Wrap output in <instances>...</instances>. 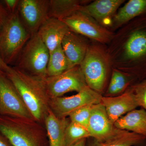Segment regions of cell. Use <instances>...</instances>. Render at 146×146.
I'll use <instances>...</instances> for the list:
<instances>
[{
	"label": "cell",
	"instance_id": "obj_1",
	"mask_svg": "<svg viewBox=\"0 0 146 146\" xmlns=\"http://www.w3.org/2000/svg\"><path fill=\"white\" fill-rule=\"evenodd\" d=\"M6 76L18 90L35 120L44 125L50 100L46 78L33 75L15 67Z\"/></svg>",
	"mask_w": 146,
	"mask_h": 146
},
{
	"label": "cell",
	"instance_id": "obj_2",
	"mask_svg": "<svg viewBox=\"0 0 146 146\" xmlns=\"http://www.w3.org/2000/svg\"><path fill=\"white\" fill-rule=\"evenodd\" d=\"M0 133L12 146H47L44 125L33 119L0 115Z\"/></svg>",
	"mask_w": 146,
	"mask_h": 146
},
{
	"label": "cell",
	"instance_id": "obj_3",
	"mask_svg": "<svg viewBox=\"0 0 146 146\" xmlns=\"http://www.w3.org/2000/svg\"><path fill=\"white\" fill-rule=\"evenodd\" d=\"M31 36L18 11L10 14L0 30V56L7 65L15 64Z\"/></svg>",
	"mask_w": 146,
	"mask_h": 146
},
{
	"label": "cell",
	"instance_id": "obj_4",
	"mask_svg": "<svg viewBox=\"0 0 146 146\" xmlns=\"http://www.w3.org/2000/svg\"><path fill=\"white\" fill-rule=\"evenodd\" d=\"M49 56V51L36 33L27 42L14 67L31 74L46 78Z\"/></svg>",
	"mask_w": 146,
	"mask_h": 146
},
{
	"label": "cell",
	"instance_id": "obj_5",
	"mask_svg": "<svg viewBox=\"0 0 146 146\" xmlns=\"http://www.w3.org/2000/svg\"><path fill=\"white\" fill-rule=\"evenodd\" d=\"M136 25L125 48L127 58L136 63L135 75L143 80L146 78V16Z\"/></svg>",
	"mask_w": 146,
	"mask_h": 146
},
{
	"label": "cell",
	"instance_id": "obj_6",
	"mask_svg": "<svg viewBox=\"0 0 146 146\" xmlns=\"http://www.w3.org/2000/svg\"><path fill=\"white\" fill-rule=\"evenodd\" d=\"M102 97L87 86L74 96L51 98L50 109L57 117L66 118L80 108L101 103Z\"/></svg>",
	"mask_w": 146,
	"mask_h": 146
},
{
	"label": "cell",
	"instance_id": "obj_7",
	"mask_svg": "<svg viewBox=\"0 0 146 146\" xmlns=\"http://www.w3.org/2000/svg\"><path fill=\"white\" fill-rule=\"evenodd\" d=\"M0 115L34 119L18 90L5 74L0 76Z\"/></svg>",
	"mask_w": 146,
	"mask_h": 146
},
{
	"label": "cell",
	"instance_id": "obj_8",
	"mask_svg": "<svg viewBox=\"0 0 146 146\" xmlns=\"http://www.w3.org/2000/svg\"><path fill=\"white\" fill-rule=\"evenodd\" d=\"M46 82L50 98L62 97L71 91L78 92L87 86L80 65L68 69L58 75L48 77Z\"/></svg>",
	"mask_w": 146,
	"mask_h": 146
},
{
	"label": "cell",
	"instance_id": "obj_9",
	"mask_svg": "<svg viewBox=\"0 0 146 146\" xmlns=\"http://www.w3.org/2000/svg\"><path fill=\"white\" fill-rule=\"evenodd\" d=\"M80 66L87 86L101 94L105 84L107 70L104 58L99 52L89 47Z\"/></svg>",
	"mask_w": 146,
	"mask_h": 146
},
{
	"label": "cell",
	"instance_id": "obj_10",
	"mask_svg": "<svg viewBox=\"0 0 146 146\" xmlns=\"http://www.w3.org/2000/svg\"><path fill=\"white\" fill-rule=\"evenodd\" d=\"M49 0H20L19 17L31 35L37 33L49 17Z\"/></svg>",
	"mask_w": 146,
	"mask_h": 146
},
{
	"label": "cell",
	"instance_id": "obj_11",
	"mask_svg": "<svg viewBox=\"0 0 146 146\" xmlns=\"http://www.w3.org/2000/svg\"><path fill=\"white\" fill-rule=\"evenodd\" d=\"M71 31L100 42H107L111 35L94 19L79 9L63 21Z\"/></svg>",
	"mask_w": 146,
	"mask_h": 146
},
{
	"label": "cell",
	"instance_id": "obj_12",
	"mask_svg": "<svg viewBox=\"0 0 146 146\" xmlns=\"http://www.w3.org/2000/svg\"><path fill=\"white\" fill-rule=\"evenodd\" d=\"M101 103L113 124L124 114L139 107L135 96L129 90L119 96H103Z\"/></svg>",
	"mask_w": 146,
	"mask_h": 146
},
{
	"label": "cell",
	"instance_id": "obj_13",
	"mask_svg": "<svg viewBox=\"0 0 146 146\" xmlns=\"http://www.w3.org/2000/svg\"><path fill=\"white\" fill-rule=\"evenodd\" d=\"M70 31L63 21L49 18L39 28L37 33L50 53L61 45L63 38Z\"/></svg>",
	"mask_w": 146,
	"mask_h": 146
},
{
	"label": "cell",
	"instance_id": "obj_14",
	"mask_svg": "<svg viewBox=\"0 0 146 146\" xmlns=\"http://www.w3.org/2000/svg\"><path fill=\"white\" fill-rule=\"evenodd\" d=\"M86 146H146V138L128 131L114 127L106 138L98 140L93 138Z\"/></svg>",
	"mask_w": 146,
	"mask_h": 146
},
{
	"label": "cell",
	"instance_id": "obj_15",
	"mask_svg": "<svg viewBox=\"0 0 146 146\" xmlns=\"http://www.w3.org/2000/svg\"><path fill=\"white\" fill-rule=\"evenodd\" d=\"M114 127L103 105L101 103L94 105L87 128L90 138L102 140L111 133Z\"/></svg>",
	"mask_w": 146,
	"mask_h": 146
},
{
	"label": "cell",
	"instance_id": "obj_16",
	"mask_svg": "<svg viewBox=\"0 0 146 146\" xmlns=\"http://www.w3.org/2000/svg\"><path fill=\"white\" fill-rule=\"evenodd\" d=\"M61 46L71 68L80 65L89 48L86 39L82 35L72 31L63 38Z\"/></svg>",
	"mask_w": 146,
	"mask_h": 146
},
{
	"label": "cell",
	"instance_id": "obj_17",
	"mask_svg": "<svg viewBox=\"0 0 146 146\" xmlns=\"http://www.w3.org/2000/svg\"><path fill=\"white\" fill-rule=\"evenodd\" d=\"M70 121L69 118H59L49 110L44 120L49 146H67L65 132Z\"/></svg>",
	"mask_w": 146,
	"mask_h": 146
},
{
	"label": "cell",
	"instance_id": "obj_18",
	"mask_svg": "<svg viewBox=\"0 0 146 146\" xmlns=\"http://www.w3.org/2000/svg\"><path fill=\"white\" fill-rule=\"evenodd\" d=\"M123 0H98L88 5L81 6L80 9L97 22L103 23L115 13Z\"/></svg>",
	"mask_w": 146,
	"mask_h": 146
},
{
	"label": "cell",
	"instance_id": "obj_19",
	"mask_svg": "<svg viewBox=\"0 0 146 146\" xmlns=\"http://www.w3.org/2000/svg\"><path fill=\"white\" fill-rule=\"evenodd\" d=\"M115 127L128 131L146 138V110H133L120 117L114 124Z\"/></svg>",
	"mask_w": 146,
	"mask_h": 146
},
{
	"label": "cell",
	"instance_id": "obj_20",
	"mask_svg": "<svg viewBox=\"0 0 146 146\" xmlns=\"http://www.w3.org/2000/svg\"><path fill=\"white\" fill-rule=\"evenodd\" d=\"M81 3L77 0H49V17L63 21L79 10Z\"/></svg>",
	"mask_w": 146,
	"mask_h": 146
},
{
	"label": "cell",
	"instance_id": "obj_21",
	"mask_svg": "<svg viewBox=\"0 0 146 146\" xmlns=\"http://www.w3.org/2000/svg\"><path fill=\"white\" fill-rule=\"evenodd\" d=\"M141 16H146V0H130L119 10L115 21L120 25Z\"/></svg>",
	"mask_w": 146,
	"mask_h": 146
},
{
	"label": "cell",
	"instance_id": "obj_22",
	"mask_svg": "<svg viewBox=\"0 0 146 146\" xmlns=\"http://www.w3.org/2000/svg\"><path fill=\"white\" fill-rule=\"evenodd\" d=\"M70 68L61 45L50 53L47 66V77L58 75Z\"/></svg>",
	"mask_w": 146,
	"mask_h": 146
},
{
	"label": "cell",
	"instance_id": "obj_23",
	"mask_svg": "<svg viewBox=\"0 0 146 146\" xmlns=\"http://www.w3.org/2000/svg\"><path fill=\"white\" fill-rule=\"evenodd\" d=\"M89 138L90 135L87 128L70 121L65 132L67 146H71L81 139Z\"/></svg>",
	"mask_w": 146,
	"mask_h": 146
},
{
	"label": "cell",
	"instance_id": "obj_24",
	"mask_svg": "<svg viewBox=\"0 0 146 146\" xmlns=\"http://www.w3.org/2000/svg\"><path fill=\"white\" fill-rule=\"evenodd\" d=\"M128 82V79L127 76L117 71H113L108 89V96L121 92L125 89Z\"/></svg>",
	"mask_w": 146,
	"mask_h": 146
},
{
	"label": "cell",
	"instance_id": "obj_25",
	"mask_svg": "<svg viewBox=\"0 0 146 146\" xmlns=\"http://www.w3.org/2000/svg\"><path fill=\"white\" fill-rule=\"evenodd\" d=\"M94 105H91L83 106L71 113L68 116L70 121L87 128L91 110Z\"/></svg>",
	"mask_w": 146,
	"mask_h": 146
},
{
	"label": "cell",
	"instance_id": "obj_26",
	"mask_svg": "<svg viewBox=\"0 0 146 146\" xmlns=\"http://www.w3.org/2000/svg\"><path fill=\"white\" fill-rule=\"evenodd\" d=\"M129 90L135 96L139 106L146 110V78L133 84Z\"/></svg>",
	"mask_w": 146,
	"mask_h": 146
},
{
	"label": "cell",
	"instance_id": "obj_27",
	"mask_svg": "<svg viewBox=\"0 0 146 146\" xmlns=\"http://www.w3.org/2000/svg\"><path fill=\"white\" fill-rule=\"evenodd\" d=\"M4 5L10 14H13L18 11L20 0H4Z\"/></svg>",
	"mask_w": 146,
	"mask_h": 146
},
{
	"label": "cell",
	"instance_id": "obj_28",
	"mask_svg": "<svg viewBox=\"0 0 146 146\" xmlns=\"http://www.w3.org/2000/svg\"><path fill=\"white\" fill-rule=\"evenodd\" d=\"M10 15L4 5L2 1H0V30Z\"/></svg>",
	"mask_w": 146,
	"mask_h": 146
},
{
	"label": "cell",
	"instance_id": "obj_29",
	"mask_svg": "<svg viewBox=\"0 0 146 146\" xmlns=\"http://www.w3.org/2000/svg\"><path fill=\"white\" fill-rule=\"evenodd\" d=\"M11 67L10 66L7 65L2 60L1 56H0V70L5 74L9 72L11 70Z\"/></svg>",
	"mask_w": 146,
	"mask_h": 146
},
{
	"label": "cell",
	"instance_id": "obj_30",
	"mask_svg": "<svg viewBox=\"0 0 146 146\" xmlns=\"http://www.w3.org/2000/svg\"><path fill=\"white\" fill-rule=\"evenodd\" d=\"M0 146H12L8 140L0 133Z\"/></svg>",
	"mask_w": 146,
	"mask_h": 146
},
{
	"label": "cell",
	"instance_id": "obj_31",
	"mask_svg": "<svg viewBox=\"0 0 146 146\" xmlns=\"http://www.w3.org/2000/svg\"><path fill=\"white\" fill-rule=\"evenodd\" d=\"M87 138H83L73 144L71 146H86Z\"/></svg>",
	"mask_w": 146,
	"mask_h": 146
},
{
	"label": "cell",
	"instance_id": "obj_32",
	"mask_svg": "<svg viewBox=\"0 0 146 146\" xmlns=\"http://www.w3.org/2000/svg\"><path fill=\"white\" fill-rule=\"evenodd\" d=\"M5 74L3 72H2L1 70H0V76L1 75L3 74Z\"/></svg>",
	"mask_w": 146,
	"mask_h": 146
}]
</instances>
